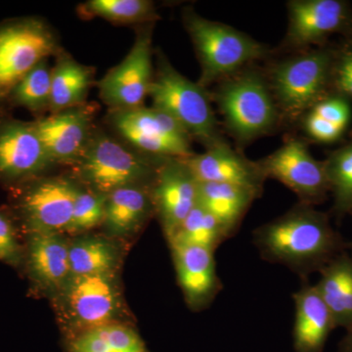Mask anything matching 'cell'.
<instances>
[{
  "label": "cell",
  "instance_id": "12",
  "mask_svg": "<svg viewBox=\"0 0 352 352\" xmlns=\"http://www.w3.org/2000/svg\"><path fill=\"white\" fill-rule=\"evenodd\" d=\"M284 45L303 50L326 45L335 34L352 38V9L344 0H292Z\"/></svg>",
  "mask_w": 352,
  "mask_h": 352
},
{
  "label": "cell",
  "instance_id": "10",
  "mask_svg": "<svg viewBox=\"0 0 352 352\" xmlns=\"http://www.w3.org/2000/svg\"><path fill=\"white\" fill-rule=\"evenodd\" d=\"M155 23L141 25L126 58L98 82L99 97L110 110L141 107L149 95L153 69V30Z\"/></svg>",
  "mask_w": 352,
  "mask_h": 352
},
{
  "label": "cell",
  "instance_id": "17",
  "mask_svg": "<svg viewBox=\"0 0 352 352\" xmlns=\"http://www.w3.org/2000/svg\"><path fill=\"white\" fill-rule=\"evenodd\" d=\"M185 161L198 182L226 183L251 190L258 197L263 194L266 177L258 161L236 152L228 143L194 153Z\"/></svg>",
  "mask_w": 352,
  "mask_h": 352
},
{
  "label": "cell",
  "instance_id": "15",
  "mask_svg": "<svg viewBox=\"0 0 352 352\" xmlns=\"http://www.w3.org/2000/svg\"><path fill=\"white\" fill-rule=\"evenodd\" d=\"M34 122H0V180L20 182L36 177L53 166Z\"/></svg>",
  "mask_w": 352,
  "mask_h": 352
},
{
  "label": "cell",
  "instance_id": "16",
  "mask_svg": "<svg viewBox=\"0 0 352 352\" xmlns=\"http://www.w3.org/2000/svg\"><path fill=\"white\" fill-rule=\"evenodd\" d=\"M94 108L83 104L34 122L53 164H73L94 131Z\"/></svg>",
  "mask_w": 352,
  "mask_h": 352
},
{
  "label": "cell",
  "instance_id": "4",
  "mask_svg": "<svg viewBox=\"0 0 352 352\" xmlns=\"http://www.w3.org/2000/svg\"><path fill=\"white\" fill-rule=\"evenodd\" d=\"M183 22L200 62L201 87L222 82L270 54L267 46L249 34L201 17L192 9L183 11Z\"/></svg>",
  "mask_w": 352,
  "mask_h": 352
},
{
  "label": "cell",
  "instance_id": "3",
  "mask_svg": "<svg viewBox=\"0 0 352 352\" xmlns=\"http://www.w3.org/2000/svg\"><path fill=\"white\" fill-rule=\"evenodd\" d=\"M152 107L170 116L206 149L227 144L212 109L210 95L198 82L173 68L163 53L157 55V69L150 87Z\"/></svg>",
  "mask_w": 352,
  "mask_h": 352
},
{
  "label": "cell",
  "instance_id": "1",
  "mask_svg": "<svg viewBox=\"0 0 352 352\" xmlns=\"http://www.w3.org/2000/svg\"><path fill=\"white\" fill-rule=\"evenodd\" d=\"M252 243L264 261L286 266L302 280L346 252V243L331 226L328 214L300 201L258 227Z\"/></svg>",
  "mask_w": 352,
  "mask_h": 352
},
{
  "label": "cell",
  "instance_id": "25",
  "mask_svg": "<svg viewBox=\"0 0 352 352\" xmlns=\"http://www.w3.org/2000/svg\"><path fill=\"white\" fill-rule=\"evenodd\" d=\"M72 276L116 274L120 263L117 243L101 236H82L69 241Z\"/></svg>",
  "mask_w": 352,
  "mask_h": 352
},
{
  "label": "cell",
  "instance_id": "5",
  "mask_svg": "<svg viewBox=\"0 0 352 352\" xmlns=\"http://www.w3.org/2000/svg\"><path fill=\"white\" fill-rule=\"evenodd\" d=\"M212 97L227 131L242 144L270 133L281 119L270 83L256 69L222 80Z\"/></svg>",
  "mask_w": 352,
  "mask_h": 352
},
{
  "label": "cell",
  "instance_id": "14",
  "mask_svg": "<svg viewBox=\"0 0 352 352\" xmlns=\"http://www.w3.org/2000/svg\"><path fill=\"white\" fill-rule=\"evenodd\" d=\"M150 190L155 214L170 240L198 205V179L185 159H164L157 166Z\"/></svg>",
  "mask_w": 352,
  "mask_h": 352
},
{
  "label": "cell",
  "instance_id": "13",
  "mask_svg": "<svg viewBox=\"0 0 352 352\" xmlns=\"http://www.w3.org/2000/svg\"><path fill=\"white\" fill-rule=\"evenodd\" d=\"M80 184L64 176L38 178L21 192L18 207L29 232L68 230Z\"/></svg>",
  "mask_w": 352,
  "mask_h": 352
},
{
  "label": "cell",
  "instance_id": "22",
  "mask_svg": "<svg viewBox=\"0 0 352 352\" xmlns=\"http://www.w3.org/2000/svg\"><path fill=\"white\" fill-rule=\"evenodd\" d=\"M51 73V113L85 104L94 85V69L78 63L71 55L60 52Z\"/></svg>",
  "mask_w": 352,
  "mask_h": 352
},
{
  "label": "cell",
  "instance_id": "32",
  "mask_svg": "<svg viewBox=\"0 0 352 352\" xmlns=\"http://www.w3.org/2000/svg\"><path fill=\"white\" fill-rule=\"evenodd\" d=\"M331 90L349 100L352 99V38L347 39L346 43L339 47H335Z\"/></svg>",
  "mask_w": 352,
  "mask_h": 352
},
{
  "label": "cell",
  "instance_id": "7",
  "mask_svg": "<svg viewBox=\"0 0 352 352\" xmlns=\"http://www.w3.org/2000/svg\"><path fill=\"white\" fill-rule=\"evenodd\" d=\"M52 298L62 322L80 333L120 323L124 312L117 273L71 276Z\"/></svg>",
  "mask_w": 352,
  "mask_h": 352
},
{
  "label": "cell",
  "instance_id": "21",
  "mask_svg": "<svg viewBox=\"0 0 352 352\" xmlns=\"http://www.w3.org/2000/svg\"><path fill=\"white\" fill-rule=\"evenodd\" d=\"M150 185L124 187L109 194L102 223L109 235L126 237L138 233L155 214Z\"/></svg>",
  "mask_w": 352,
  "mask_h": 352
},
{
  "label": "cell",
  "instance_id": "19",
  "mask_svg": "<svg viewBox=\"0 0 352 352\" xmlns=\"http://www.w3.org/2000/svg\"><path fill=\"white\" fill-rule=\"evenodd\" d=\"M28 266L39 289L54 296L72 276L69 241L63 233L29 232Z\"/></svg>",
  "mask_w": 352,
  "mask_h": 352
},
{
  "label": "cell",
  "instance_id": "30",
  "mask_svg": "<svg viewBox=\"0 0 352 352\" xmlns=\"http://www.w3.org/2000/svg\"><path fill=\"white\" fill-rule=\"evenodd\" d=\"M51 73L52 68L47 60H44L21 80L9 98L15 105L27 108L32 112L50 110Z\"/></svg>",
  "mask_w": 352,
  "mask_h": 352
},
{
  "label": "cell",
  "instance_id": "20",
  "mask_svg": "<svg viewBox=\"0 0 352 352\" xmlns=\"http://www.w3.org/2000/svg\"><path fill=\"white\" fill-rule=\"evenodd\" d=\"M296 307L294 349L296 352H322L336 328L330 310L315 285L305 283L293 296Z\"/></svg>",
  "mask_w": 352,
  "mask_h": 352
},
{
  "label": "cell",
  "instance_id": "6",
  "mask_svg": "<svg viewBox=\"0 0 352 352\" xmlns=\"http://www.w3.org/2000/svg\"><path fill=\"white\" fill-rule=\"evenodd\" d=\"M335 47L327 44L278 62L267 82L281 118L302 119L315 104L332 92L331 75Z\"/></svg>",
  "mask_w": 352,
  "mask_h": 352
},
{
  "label": "cell",
  "instance_id": "28",
  "mask_svg": "<svg viewBox=\"0 0 352 352\" xmlns=\"http://www.w3.org/2000/svg\"><path fill=\"white\" fill-rule=\"evenodd\" d=\"M229 238L230 235L219 220L197 205L168 242L170 245H198L214 252Z\"/></svg>",
  "mask_w": 352,
  "mask_h": 352
},
{
  "label": "cell",
  "instance_id": "33",
  "mask_svg": "<svg viewBox=\"0 0 352 352\" xmlns=\"http://www.w3.org/2000/svg\"><path fill=\"white\" fill-rule=\"evenodd\" d=\"M308 112L315 113L321 119L342 127L344 131H346L351 124L352 115L351 100L335 92H331L327 96L324 97Z\"/></svg>",
  "mask_w": 352,
  "mask_h": 352
},
{
  "label": "cell",
  "instance_id": "37",
  "mask_svg": "<svg viewBox=\"0 0 352 352\" xmlns=\"http://www.w3.org/2000/svg\"><path fill=\"white\" fill-rule=\"evenodd\" d=\"M351 258H352V247H351Z\"/></svg>",
  "mask_w": 352,
  "mask_h": 352
},
{
  "label": "cell",
  "instance_id": "9",
  "mask_svg": "<svg viewBox=\"0 0 352 352\" xmlns=\"http://www.w3.org/2000/svg\"><path fill=\"white\" fill-rule=\"evenodd\" d=\"M54 31L38 18L0 27V100L41 62L61 52Z\"/></svg>",
  "mask_w": 352,
  "mask_h": 352
},
{
  "label": "cell",
  "instance_id": "36",
  "mask_svg": "<svg viewBox=\"0 0 352 352\" xmlns=\"http://www.w3.org/2000/svg\"><path fill=\"white\" fill-rule=\"evenodd\" d=\"M346 331V337L340 342L339 352H352V327Z\"/></svg>",
  "mask_w": 352,
  "mask_h": 352
},
{
  "label": "cell",
  "instance_id": "31",
  "mask_svg": "<svg viewBox=\"0 0 352 352\" xmlns=\"http://www.w3.org/2000/svg\"><path fill=\"white\" fill-rule=\"evenodd\" d=\"M106 199L107 196L80 186L67 233L87 232L103 223Z\"/></svg>",
  "mask_w": 352,
  "mask_h": 352
},
{
  "label": "cell",
  "instance_id": "26",
  "mask_svg": "<svg viewBox=\"0 0 352 352\" xmlns=\"http://www.w3.org/2000/svg\"><path fill=\"white\" fill-rule=\"evenodd\" d=\"M72 352H148L135 331L113 323L80 333L71 344Z\"/></svg>",
  "mask_w": 352,
  "mask_h": 352
},
{
  "label": "cell",
  "instance_id": "2",
  "mask_svg": "<svg viewBox=\"0 0 352 352\" xmlns=\"http://www.w3.org/2000/svg\"><path fill=\"white\" fill-rule=\"evenodd\" d=\"M162 160L141 154L124 141L94 129L72 166L78 184L108 196L124 187L151 184Z\"/></svg>",
  "mask_w": 352,
  "mask_h": 352
},
{
  "label": "cell",
  "instance_id": "27",
  "mask_svg": "<svg viewBox=\"0 0 352 352\" xmlns=\"http://www.w3.org/2000/svg\"><path fill=\"white\" fill-rule=\"evenodd\" d=\"M85 18L98 17L119 25H146L159 19L149 0H89L78 7Z\"/></svg>",
  "mask_w": 352,
  "mask_h": 352
},
{
  "label": "cell",
  "instance_id": "35",
  "mask_svg": "<svg viewBox=\"0 0 352 352\" xmlns=\"http://www.w3.org/2000/svg\"><path fill=\"white\" fill-rule=\"evenodd\" d=\"M21 258L20 245L10 217L0 212V261L17 265Z\"/></svg>",
  "mask_w": 352,
  "mask_h": 352
},
{
  "label": "cell",
  "instance_id": "34",
  "mask_svg": "<svg viewBox=\"0 0 352 352\" xmlns=\"http://www.w3.org/2000/svg\"><path fill=\"white\" fill-rule=\"evenodd\" d=\"M303 127L307 135L317 142L333 143L344 135V129L321 119L312 112L303 116Z\"/></svg>",
  "mask_w": 352,
  "mask_h": 352
},
{
  "label": "cell",
  "instance_id": "23",
  "mask_svg": "<svg viewBox=\"0 0 352 352\" xmlns=\"http://www.w3.org/2000/svg\"><path fill=\"white\" fill-rule=\"evenodd\" d=\"M259 198L251 190L226 183L199 182L198 205L214 215L232 237L252 201Z\"/></svg>",
  "mask_w": 352,
  "mask_h": 352
},
{
  "label": "cell",
  "instance_id": "11",
  "mask_svg": "<svg viewBox=\"0 0 352 352\" xmlns=\"http://www.w3.org/2000/svg\"><path fill=\"white\" fill-rule=\"evenodd\" d=\"M258 163L266 179L281 182L300 203L315 206L330 193L324 161L315 159L302 139H287L279 149Z\"/></svg>",
  "mask_w": 352,
  "mask_h": 352
},
{
  "label": "cell",
  "instance_id": "24",
  "mask_svg": "<svg viewBox=\"0 0 352 352\" xmlns=\"http://www.w3.org/2000/svg\"><path fill=\"white\" fill-rule=\"evenodd\" d=\"M315 285L332 315L336 328L352 327V258L344 252L320 271Z\"/></svg>",
  "mask_w": 352,
  "mask_h": 352
},
{
  "label": "cell",
  "instance_id": "29",
  "mask_svg": "<svg viewBox=\"0 0 352 352\" xmlns=\"http://www.w3.org/2000/svg\"><path fill=\"white\" fill-rule=\"evenodd\" d=\"M333 212L337 217L352 214V139L324 161Z\"/></svg>",
  "mask_w": 352,
  "mask_h": 352
},
{
  "label": "cell",
  "instance_id": "18",
  "mask_svg": "<svg viewBox=\"0 0 352 352\" xmlns=\"http://www.w3.org/2000/svg\"><path fill=\"white\" fill-rule=\"evenodd\" d=\"M178 283L187 305L203 310L214 302L222 289L214 252L198 245H170Z\"/></svg>",
  "mask_w": 352,
  "mask_h": 352
},
{
  "label": "cell",
  "instance_id": "8",
  "mask_svg": "<svg viewBox=\"0 0 352 352\" xmlns=\"http://www.w3.org/2000/svg\"><path fill=\"white\" fill-rule=\"evenodd\" d=\"M108 122L122 141L156 159H186L194 154L191 136L170 116L155 107L110 110Z\"/></svg>",
  "mask_w": 352,
  "mask_h": 352
}]
</instances>
